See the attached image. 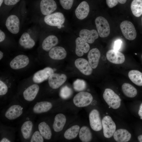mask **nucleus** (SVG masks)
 Here are the masks:
<instances>
[{
  "mask_svg": "<svg viewBox=\"0 0 142 142\" xmlns=\"http://www.w3.org/2000/svg\"><path fill=\"white\" fill-rule=\"evenodd\" d=\"M65 21L63 14L60 12H56L44 16L42 20L40 19L39 21H43L45 24L49 26L57 27L60 29Z\"/></svg>",
  "mask_w": 142,
  "mask_h": 142,
  "instance_id": "nucleus-1",
  "label": "nucleus"
},
{
  "mask_svg": "<svg viewBox=\"0 0 142 142\" xmlns=\"http://www.w3.org/2000/svg\"><path fill=\"white\" fill-rule=\"evenodd\" d=\"M21 21L18 15L13 13L9 15L6 18L5 25L8 30L11 33L16 34L20 31Z\"/></svg>",
  "mask_w": 142,
  "mask_h": 142,
  "instance_id": "nucleus-2",
  "label": "nucleus"
},
{
  "mask_svg": "<svg viewBox=\"0 0 142 142\" xmlns=\"http://www.w3.org/2000/svg\"><path fill=\"white\" fill-rule=\"evenodd\" d=\"M103 97L108 105L113 109H116L120 107L121 99L119 96L111 89H105Z\"/></svg>",
  "mask_w": 142,
  "mask_h": 142,
  "instance_id": "nucleus-3",
  "label": "nucleus"
},
{
  "mask_svg": "<svg viewBox=\"0 0 142 142\" xmlns=\"http://www.w3.org/2000/svg\"><path fill=\"white\" fill-rule=\"evenodd\" d=\"M93 100V97L90 93L81 92L77 94L73 98L74 104L79 107H82L89 105Z\"/></svg>",
  "mask_w": 142,
  "mask_h": 142,
  "instance_id": "nucleus-4",
  "label": "nucleus"
},
{
  "mask_svg": "<svg viewBox=\"0 0 142 142\" xmlns=\"http://www.w3.org/2000/svg\"><path fill=\"white\" fill-rule=\"evenodd\" d=\"M103 134L107 138L111 137L115 131L116 124L111 117L109 115L104 116L102 120Z\"/></svg>",
  "mask_w": 142,
  "mask_h": 142,
  "instance_id": "nucleus-5",
  "label": "nucleus"
},
{
  "mask_svg": "<svg viewBox=\"0 0 142 142\" xmlns=\"http://www.w3.org/2000/svg\"><path fill=\"white\" fill-rule=\"evenodd\" d=\"M96 27L99 36L104 38L108 37L110 32V26L107 20L102 16H99L95 19Z\"/></svg>",
  "mask_w": 142,
  "mask_h": 142,
  "instance_id": "nucleus-6",
  "label": "nucleus"
},
{
  "mask_svg": "<svg viewBox=\"0 0 142 142\" xmlns=\"http://www.w3.org/2000/svg\"><path fill=\"white\" fill-rule=\"evenodd\" d=\"M120 27L122 33L127 39H134L136 37V32L133 24L130 22L124 21L121 22Z\"/></svg>",
  "mask_w": 142,
  "mask_h": 142,
  "instance_id": "nucleus-7",
  "label": "nucleus"
},
{
  "mask_svg": "<svg viewBox=\"0 0 142 142\" xmlns=\"http://www.w3.org/2000/svg\"><path fill=\"white\" fill-rule=\"evenodd\" d=\"M57 6L54 0H41L39 5L40 14L45 16L53 13L56 9Z\"/></svg>",
  "mask_w": 142,
  "mask_h": 142,
  "instance_id": "nucleus-8",
  "label": "nucleus"
},
{
  "mask_svg": "<svg viewBox=\"0 0 142 142\" xmlns=\"http://www.w3.org/2000/svg\"><path fill=\"white\" fill-rule=\"evenodd\" d=\"M89 119L90 127L93 130L99 131L102 129V121L99 113L97 110L93 109L90 111L89 115Z\"/></svg>",
  "mask_w": 142,
  "mask_h": 142,
  "instance_id": "nucleus-9",
  "label": "nucleus"
},
{
  "mask_svg": "<svg viewBox=\"0 0 142 142\" xmlns=\"http://www.w3.org/2000/svg\"><path fill=\"white\" fill-rule=\"evenodd\" d=\"M29 62V59L27 56L24 54H19L16 56L11 60L9 65L12 69L17 70L26 67Z\"/></svg>",
  "mask_w": 142,
  "mask_h": 142,
  "instance_id": "nucleus-10",
  "label": "nucleus"
},
{
  "mask_svg": "<svg viewBox=\"0 0 142 142\" xmlns=\"http://www.w3.org/2000/svg\"><path fill=\"white\" fill-rule=\"evenodd\" d=\"M54 73L53 69L50 67H47L35 73L33 76L32 80L36 83H39L48 79Z\"/></svg>",
  "mask_w": 142,
  "mask_h": 142,
  "instance_id": "nucleus-11",
  "label": "nucleus"
},
{
  "mask_svg": "<svg viewBox=\"0 0 142 142\" xmlns=\"http://www.w3.org/2000/svg\"><path fill=\"white\" fill-rule=\"evenodd\" d=\"M67 79V77L65 74L53 73L48 79L49 85L51 88L57 89L63 84Z\"/></svg>",
  "mask_w": 142,
  "mask_h": 142,
  "instance_id": "nucleus-12",
  "label": "nucleus"
},
{
  "mask_svg": "<svg viewBox=\"0 0 142 142\" xmlns=\"http://www.w3.org/2000/svg\"><path fill=\"white\" fill-rule=\"evenodd\" d=\"M19 43L20 46L25 49H30L35 46V42L29 31L23 32L19 39Z\"/></svg>",
  "mask_w": 142,
  "mask_h": 142,
  "instance_id": "nucleus-13",
  "label": "nucleus"
},
{
  "mask_svg": "<svg viewBox=\"0 0 142 142\" xmlns=\"http://www.w3.org/2000/svg\"><path fill=\"white\" fill-rule=\"evenodd\" d=\"M106 56L109 61L114 64H121L125 60V57L124 54L114 49L108 51L106 52Z\"/></svg>",
  "mask_w": 142,
  "mask_h": 142,
  "instance_id": "nucleus-14",
  "label": "nucleus"
},
{
  "mask_svg": "<svg viewBox=\"0 0 142 142\" xmlns=\"http://www.w3.org/2000/svg\"><path fill=\"white\" fill-rule=\"evenodd\" d=\"M76 68L83 74L86 75H90L92 72V68L89 62L83 58H79L75 61Z\"/></svg>",
  "mask_w": 142,
  "mask_h": 142,
  "instance_id": "nucleus-15",
  "label": "nucleus"
},
{
  "mask_svg": "<svg viewBox=\"0 0 142 142\" xmlns=\"http://www.w3.org/2000/svg\"><path fill=\"white\" fill-rule=\"evenodd\" d=\"M79 35L80 37L83 40L91 44L93 43L99 37L98 32L95 29H82L80 31Z\"/></svg>",
  "mask_w": 142,
  "mask_h": 142,
  "instance_id": "nucleus-16",
  "label": "nucleus"
},
{
  "mask_svg": "<svg viewBox=\"0 0 142 142\" xmlns=\"http://www.w3.org/2000/svg\"><path fill=\"white\" fill-rule=\"evenodd\" d=\"M89 11L88 4L86 2L83 1L75 9L76 16L79 19H83L87 16Z\"/></svg>",
  "mask_w": 142,
  "mask_h": 142,
  "instance_id": "nucleus-17",
  "label": "nucleus"
},
{
  "mask_svg": "<svg viewBox=\"0 0 142 142\" xmlns=\"http://www.w3.org/2000/svg\"><path fill=\"white\" fill-rule=\"evenodd\" d=\"M58 43V39L57 37L53 35H50L43 40L42 44V48L43 50L48 52L55 47Z\"/></svg>",
  "mask_w": 142,
  "mask_h": 142,
  "instance_id": "nucleus-18",
  "label": "nucleus"
},
{
  "mask_svg": "<svg viewBox=\"0 0 142 142\" xmlns=\"http://www.w3.org/2000/svg\"><path fill=\"white\" fill-rule=\"evenodd\" d=\"M48 54L49 57L51 59L60 60L63 59L66 57L67 53L63 47L55 46L49 51Z\"/></svg>",
  "mask_w": 142,
  "mask_h": 142,
  "instance_id": "nucleus-19",
  "label": "nucleus"
},
{
  "mask_svg": "<svg viewBox=\"0 0 142 142\" xmlns=\"http://www.w3.org/2000/svg\"><path fill=\"white\" fill-rule=\"evenodd\" d=\"M76 45L75 52L78 56H83L84 53L88 52L90 49V46L87 42L83 40L80 37L77 38L75 40Z\"/></svg>",
  "mask_w": 142,
  "mask_h": 142,
  "instance_id": "nucleus-20",
  "label": "nucleus"
},
{
  "mask_svg": "<svg viewBox=\"0 0 142 142\" xmlns=\"http://www.w3.org/2000/svg\"><path fill=\"white\" fill-rule=\"evenodd\" d=\"M100 53L96 48H93L90 50L88 55V62L93 69L97 67L100 57Z\"/></svg>",
  "mask_w": 142,
  "mask_h": 142,
  "instance_id": "nucleus-21",
  "label": "nucleus"
},
{
  "mask_svg": "<svg viewBox=\"0 0 142 142\" xmlns=\"http://www.w3.org/2000/svg\"><path fill=\"white\" fill-rule=\"evenodd\" d=\"M23 113V108L19 105H13L10 107L5 113V116L10 120L19 117Z\"/></svg>",
  "mask_w": 142,
  "mask_h": 142,
  "instance_id": "nucleus-22",
  "label": "nucleus"
},
{
  "mask_svg": "<svg viewBox=\"0 0 142 142\" xmlns=\"http://www.w3.org/2000/svg\"><path fill=\"white\" fill-rule=\"evenodd\" d=\"M39 90V87L37 84H33L26 88L24 91L23 96L26 100L31 101L35 98Z\"/></svg>",
  "mask_w": 142,
  "mask_h": 142,
  "instance_id": "nucleus-23",
  "label": "nucleus"
},
{
  "mask_svg": "<svg viewBox=\"0 0 142 142\" xmlns=\"http://www.w3.org/2000/svg\"><path fill=\"white\" fill-rule=\"evenodd\" d=\"M114 140L118 142H127L131 137V134L126 130L120 129L115 131L113 134Z\"/></svg>",
  "mask_w": 142,
  "mask_h": 142,
  "instance_id": "nucleus-24",
  "label": "nucleus"
},
{
  "mask_svg": "<svg viewBox=\"0 0 142 142\" xmlns=\"http://www.w3.org/2000/svg\"><path fill=\"white\" fill-rule=\"evenodd\" d=\"M66 118L65 115L63 114L59 113L55 116L53 124V128L56 132L62 131L66 123Z\"/></svg>",
  "mask_w": 142,
  "mask_h": 142,
  "instance_id": "nucleus-25",
  "label": "nucleus"
},
{
  "mask_svg": "<svg viewBox=\"0 0 142 142\" xmlns=\"http://www.w3.org/2000/svg\"><path fill=\"white\" fill-rule=\"evenodd\" d=\"M52 104L48 102L43 101L37 103L33 108V112L37 114L47 112L52 107Z\"/></svg>",
  "mask_w": 142,
  "mask_h": 142,
  "instance_id": "nucleus-26",
  "label": "nucleus"
},
{
  "mask_svg": "<svg viewBox=\"0 0 142 142\" xmlns=\"http://www.w3.org/2000/svg\"><path fill=\"white\" fill-rule=\"evenodd\" d=\"M130 80L134 84L139 86H142V73L136 70H132L128 73Z\"/></svg>",
  "mask_w": 142,
  "mask_h": 142,
  "instance_id": "nucleus-27",
  "label": "nucleus"
},
{
  "mask_svg": "<svg viewBox=\"0 0 142 142\" xmlns=\"http://www.w3.org/2000/svg\"><path fill=\"white\" fill-rule=\"evenodd\" d=\"M121 89L124 94L129 98H134L137 93V91L136 88L129 83L123 84L122 85Z\"/></svg>",
  "mask_w": 142,
  "mask_h": 142,
  "instance_id": "nucleus-28",
  "label": "nucleus"
},
{
  "mask_svg": "<svg viewBox=\"0 0 142 142\" xmlns=\"http://www.w3.org/2000/svg\"><path fill=\"white\" fill-rule=\"evenodd\" d=\"M39 131L45 139L49 140L52 137V132L49 126L45 122L43 121L40 123L38 125Z\"/></svg>",
  "mask_w": 142,
  "mask_h": 142,
  "instance_id": "nucleus-29",
  "label": "nucleus"
},
{
  "mask_svg": "<svg viewBox=\"0 0 142 142\" xmlns=\"http://www.w3.org/2000/svg\"><path fill=\"white\" fill-rule=\"evenodd\" d=\"M79 137L82 142L90 141L92 139V134L89 128L86 126H82L79 131Z\"/></svg>",
  "mask_w": 142,
  "mask_h": 142,
  "instance_id": "nucleus-30",
  "label": "nucleus"
},
{
  "mask_svg": "<svg viewBox=\"0 0 142 142\" xmlns=\"http://www.w3.org/2000/svg\"><path fill=\"white\" fill-rule=\"evenodd\" d=\"M131 9L134 16L137 17L140 16L142 14V0H133Z\"/></svg>",
  "mask_w": 142,
  "mask_h": 142,
  "instance_id": "nucleus-31",
  "label": "nucleus"
},
{
  "mask_svg": "<svg viewBox=\"0 0 142 142\" xmlns=\"http://www.w3.org/2000/svg\"><path fill=\"white\" fill-rule=\"evenodd\" d=\"M80 127L77 125H73L67 129L64 134V137L68 140H71L77 136L80 130Z\"/></svg>",
  "mask_w": 142,
  "mask_h": 142,
  "instance_id": "nucleus-32",
  "label": "nucleus"
},
{
  "mask_svg": "<svg viewBox=\"0 0 142 142\" xmlns=\"http://www.w3.org/2000/svg\"><path fill=\"white\" fill-rule=\"evenodd\" d=\"M33 126L32 122L29 120L25 121L22 125L21 128V131L24 139H27L29 138Z\"/></svg>",
  "mask_w": 142,
  "mask_h": 142,
  "instance_id": "nucleus-33",
  "label": "nucleus"
},
{
  "mask_svg": "<svg viewBox=\"0 0 142 142\" xmlns=\"http://www.w3.org/2000/svg\"><path fill=\"white\" fill-rule=\"evenodd\" d=\"M72 93V89L68 86H65L62 87L60 89V95L63 99H66L70 97Z\"/></svg>",
  "mask_w": 142,
  "mask_h": 142,
  "instance_id": "nucleus-34",
  "label": "nucleus"
},
{
  "mask_svg": "<svg viewBox=\"0 0 142 142\" xmlns=\"http://www.w3.org/2000/svg\"><path fill=\"white\" fill-rule=\"evenodd\" d=\"M86 87L85 82L83 80L77 79L73 83L74 89L77 91H82L84 90Z\"/></svg>",
  "mask_w": 142,
  "mask_h": 142,
  "instance_id": "nucleus-35",
  "label": "nucleus"
},
{
  "mask_svg": "<svg viewBox=\"0 0 142 142\" xmlns=\"http://www.w3.org/2000/svg\"><path fill=\"white\" fill-rule=\"evenodd\" d=\"M39 131H37L33 133L31 139V142H43L44 139Z\"/></svg>",
  "mask_w": 142,
  "mask_h": 142,
  "instance_id": "nucleus-36",
  "label": "nucleus"
},
{
  "mask_svg": "<svg viewBox=\"0 0 142 142\" xmlns=\"http://www.w3.org/2000/svg\"><path fill=\"white\" fill-rule=\"evenodd\" d=\"M74 0H59L60 4L64 9L69 10L73 5Z\"/></svg>",
  "mask_w": 142,
  "mask_h": 142,
  "instance_id": "nucleus-37",
  "label": "nucleus"
},
{
  "mask_svg": "<svg viewBox=\"0 0 142 142\" xmlns=\"http://www.w3.org/2000/svg\"><path fill=\"white\" fill-rule=\"evenodd\" d=\"M8 87L5 83L1 79L0 80V95H4L8 92Z\"/></svg>",
  "mask_w": 142,
  "mask_h": 142,
  "instance_id": "nucleus-38",
  "label": "nucleus"
},
{
  "mask_svg": "<svg viewBox=\"0 0 142 142\" xmlns=\"http://www.w3.org/2000/svg\"><path fill=\"white\" fill-rule=\"evenodd\" d=\"M20 0H4V4L8 6H12L16 4Z\"/></svg>",
  "mask_w": 142,
  "mask_h": 142,
  "instance_id": "nucleus-39",
  "label": "nucleus"
},
{
  "mask_svg": "<svg viewBox=\"0 0 142 142\" xmlns=\"http://www.w3.org/2000/svg\"><path fill=\"white\" fill-rule=\"evenodd\" d=\"M106 4L110 8H112L118 3V0H106Z\"/></svg>",
  "mask_w": 142,
  "mask_h": 142,
  "instance_id": "nucleus-40",
  "label": "nucleus"
},
{
  "mask_svg": "<svg viewBox=\"0 0 142 142\" xmlns=\"http://www.w3.org/2000/svg\"><path fill=\"white\" fill-rule=\"evenodd\" d=\"M122 43V42L120 39L116 40L114 43V49L118 50L120 48Z\"/></svg>",
  "mask_w": 142,
  "mask_h": 142,
  "instance_id": "nucleus-41",
  "label": "nucleus"
},
{
  "mask_svg": "<svg viewBox=\"0 0 142 142\" xmlns=\"http://www.w3.org/2000/svg\"><path fill=\"white\" fill-rule=\"evenodd\" d=\"M6 35L4 32L1 29H0V42L2 43L5 39Z\"/></svg>",
  "mask_w": 142,
  "mask_h": 142,
  "instance_id": "nucleus-42",
  "label": "nucleus"
},
{
  "mask_svg": "<svg viewBox=\"0 0 142 142\" xmlns=\"http://www.w3.org/2000/svg\"><path fill=\"white\" fill-rule=\"evenodd\" d=\"M138 114L140 117V119H142V103L140 105Z\"/></svg>",
  "mask_w": 142,
  "mask_h": 142,
  "instance_id": "nucleus-43",
  "label": "nucleus"
},
{
  "mask_svg": "<svg viewBox=\"0 0 142 142\" xmlns=\"http://www.w3.org/2000/svg\"><path fill=\"white\" fill-rule=\"evenodd\" d=\"M0 142H10L11 141L6 138H3L1 141Z\"/></svg>",
  "mask_w": 142,
  "mask_h": 142,
  "instance_id": "nucleus-44",
  "label": "nucleus"
},
{
  "mask_svg": "<svg viewBox=\"0 0 142 142\" xmlns=\"http://www.w3.org/2000/svg\"><path fill=\"white\" fill-rule=\"evenodd\" d=\"M127 0H118V2L121 4L125 3L126 2Z\"/></svg>",
  "mask_w": 142,
  "mask_h": 142,
  "instance_id": "nucleus-45",
  "label": "nucleus"
},
{
  "mask_svg": "<svg viewBox=\"0 0 142 142\" xmlns=\"http://www.w3.org/2000/svg\"><path fill=\"white\" fill-rule=\"evenodd\" d=\"M139 141L140 142H142V135H139L138 138Z\"/></svg>",
  "mask_w": 142,
  "mask_h": 142,
  "instance_id": "nucleus-46",
  "label": "nucleus"
},
{
  "mask_svg": "<svg viewBox=\"0 0 142 142\" xmlns=\"http://www.w3.org/2000/svg\"><path fill=\"white\" fill-rule=\"evenodd\" d=\"M3 53L1 51H0V60H1L3 57Z\"/></svg>",
  "mask_w": 142,
  "mask_h": 142,
  "instance_id": "nucleus-47",
  "label": "nucleus"
},
{
  "mask_svg": "<svg viewBox=\"0 0 142 142\" xmlns=\"http://www.w3.org/2000/svg\"><path fill=\"white\" fill-rule=\"evenodd\" d=\"M4 1V0H0V7H1V6L3 2Z\"/></svg>",
  "mask_w": 142,
  "mask_h": 142,
  "instance_id": "nucleus-48",
  "label": "nucleus"
},
{
  "mask_svg": "<svg viewBox=\"0 0 142 142\" xmlns=\"http://www.w3.org/2000/svg\"><path fill=\"white\" fill-rule=\"evenodd\" d=\"M141 21H142V19H141Z\"/></svg>",
  "mask_w": 142,
  "mask_h": 142,
  "instance_id": "nucleus-49",
  "label": "nucleus"
}]
</instances>
